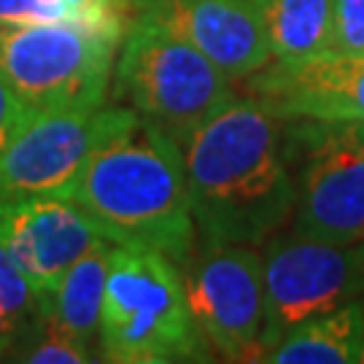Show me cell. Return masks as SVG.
<instances>
[{"label":"cell","instance_id":"6da1fadb","mask_svg":"<svg viewBox=\"0 0 364 364\" xmlns=\"http://www.w3.org/2000/svg\"><path fill=\"white\" fill-rule=\"evenodd\" d=\"M181 149L203 243L262 246L291 221L287 124L262 97L235 95Z\"/></svg>","mask_w":364,"mask_h":364},{"label":"cell","instance_id":"7a4b0ae2","mask_svg":"<svg viewBox=\"0 0 364 364\" xmlns=\"http://www.w3.org/2000/svg\"><path fill=\"white\" fill-rule=\"evenodd\" d=\"M65 197L114 246L151 248L178 267L195 251L183 149L138 111L90 156Z\"/></svg>","mask_w":364,"mask_h":364},{"label":"cell","instance_id":"3957f363","mask_svg":"<svg viewBox=\"0 0 364 364\" xmlns=\"http://www.w3.org/2000/svg\"><path fill=\"white\" fill-rule=\"evenodd\" d=\"M97 340L103 362H213L210 346L189 308L178 264L151 248L108 251Z\"/></svg>","mask_w":364,"mask_h":364},{"label":"cell","instance_id":"277c9868","mask_svg":"<svg viewBox=\"0 0 364 364\" xmlns=\"http://www.w3.org/2000/svg\"><path fill=\"white\" fill-rule=\"evenodd\" d=\"M114 95L183 146L237 92L189 41L151 16H138L119 46Z\"/></svg>","mask_w":364,"mask_h":364},{"label":"cell","instance_id":"5b68a950","mask_svg":"<svg viewBox=\"0 0 364 364\" xmlns=\"http://www.w3.org/2000/svg\"><path fill=\"white\" fill-rule=\"evenodd\" d=\"M119 46L76 22L0 27V76L36 114L97 108L114 84Z\"/></svg>","mask_w":364,"mask_h":364},{"label":"cell","instance_id":"8992f818","mask_svg":"<svg viewBox=\"0 0 364 364\" xmlns=\"http://www.w3.org/2000/svg\"><path fill=\"white\" fill-rule=\"evenodd\" d=\"M294 178L291 232L356 243L364 240V124L284 119Z\"/></svg>","mask_w":364,"mask_h":364},{"label":"cell","instance_id":"52a82bcc","mask_svg":"<svg viewBox=\"0 0 364 364\" xmlns=\"http://www.w3.org/2000/svg\"><path fill=\"white\" fill-rule=\"evenodd\" d=\"M262 246L267 297L262 359L291 326L364 294V240L332 243L281 230Z\"/></svg>","mask_w":364,"mask_h":364},{"label":"cell","instance_id":"ba28073f","mask_svg":"<svg viewBox=\"0 0 364 364\" xmlns=\"http://www.w3.org/2000/svg\"><path fill=\"white\" fill-rule=\"evenodd\" d=\"M183 287L197 326L224 362H262L264 267L243 243H203L183 264Z\"/></svg>","mask_w":364,"mask_h":364},{"label":"cell","instance_id":"9c48e42d","mask_svg":"<svg viewBox=\"0 0 364 364\" xmlns=\"http://www.w3.org/2000/svg\"><path fill=\"white\" fill-rule=\"evenodd\" d=\"M132 114L135 108L127 103L36 114L0 156V197H65L90 156L117 135Z\"/></svg>","mask_w":364,"mask_h":364},{"label":"cell","instance_id":"30bf717a","mask_svg":"<svg viewBox=\"0 0 364 364\" xmlns=\"http://www.w3.org/2000/svg\"><path fill=\"white\" fill-rule=\"evenodd\" d=\"M0 243L41 299L73 262L108 240L70 197L16 195L0 197Z\"/></svg>","mask_w":364,"mask_h":364},{"label":"cell","instance_id":"8fae6325","mask_svg":"<svg viewBox=\"0 0 364 364\" xmlns=\"http://www.w3.org/2000/svg\"><path fill=\"white\" fill-rule=\"evenodd\" d=\"M168 25L232 81L273 63L254 0H141V14Z\"/></svg>","mask_w":364,"mask_h":364},{"label":"cell","instance_id":"7c38bea8","mask_svg":"<svg viewBox=\"0 0 364 364\" xmlns=\"http://www.w3.org/2000/svg\"><path fill=\"white\" fill-rule=\"evenodd\" d=\"M248 92L281 119L364 124V57L326 54L308 63H270L248 78Z\"/></svg>","mask_w":364,"mask_h":364},{"label":"cell","instance_id":"4fadbf2b","mask_svg":"<svg viewBox=\"0 0 364 364\" xmlns=\"http://www.w3.org/2000/svg\"><path fill=\"white\" fill-rule=\"evenodd\" d=\"M270 364H359L364 362V299L313 316L291 326L264 353Z\"/></svg>","mask_w":364,"mask_h":364},{"label":"cell","instance_id":"5bb4252c","mask_svg":"<svg viewBox=\"0 0 364 364\" xmlns=\"http://www.w3.org/2000/svg\"><path fill=\"white\" fill-rule=\"evenodd\" d=\"M108 251L111 243H103L73 262L60 275V281L38 299V318L92 346V340L97 338L100 308H103Z\"/></svg>","mask_w":364,"mask_h":364},{"label":"cell","instance_id":"9a60e30c","mask_svg":"<svg viewBox=\"0 0 364 364\" xmlns=\"http://www.w3.org/2000/svg\"><path fill=\"white\" fill-rule=\"evenodd\" d=\"M273 63L294 65L332 54L335 0H254Z\"/></svg>","mask_w":364,"mask_h":364},{"label":"cell","instance_id":"2e32d148","mask_svg":"<svg viewBox=\"0 0 364 364\" xmlns=\"http://www.w3.org/2000/svg\"><path fill=\"white\" fill-rule=\"evenodd\" d=\"M6 362H25V364H90L103 362V356H95L92 346L70 338L65 332L54 329L43 318H33L22 329L19 340L14 343L11 353Z\"/></svg>","mask_w":364,"mask_h":364},{"label":"cell","instance_id":"e0dca14e","mask_svg":"<svg viewBox=\"0 0 364 364\" xmlns=\"http://www.w3.org/2000/svg\"><path fill=\"white\" fill-rule=\"evenodd\" d=\"M76 25H84L105 38L122 43L141 14V0H57Z\"/></svg>","mask_w":364,"mask_h":364},{"label":"cell","instance_id":"ac0fdd59","mask_svg":"<svg viewBox=\"0 0 364 364\" xmlns=\"http://www.w3.org/2000/svg\"><path fill=\"white\" fill-rule=\"evenodd\" d=\"M0 308L14 316L22 326H27L38 316V294L11 254L0 243Z\"/></svg>","mask_w":364,"mask_h":364},{"label":"cell","instance_id":"d6986e66","mask_svg":"<svg viewBox=\"0 0 364 364\" xmlns=\"http://www.w3.org/2000/svg\"><path fill=\"white\" fill-rule=\"evenodd\" d=\"M332 54L364 57V0H335Z\"/></svg>","mask_w":364,"mask_h":364},{"label":"cell","instance_id":"ffe728a7","mask_svg":"<svg viewBox=\"0 0 364 364\" xmlns=\"http://www.w3.org/2000/svg\"><path fill=\"white\" fill-rule=\"evenodd\" d=\"M36 22H73L57 0H0V27L36 25Z\"/></svg>","mask_w":364,"mask_h":364},{"label":"cell","instance_id":"44dd1931","mask_svg":"<svg viewBox=\"0 0 364 364\" xmlns=\"http://www.w3.org/2000/svg\"><path fill=\"white\" fill-rule=\"evenodd\" d=\"M33 117H36V111L0 76V156L14 144V138L25 130Z\"/></svg>","mask_w":364,"mask_h":364},{"label":"cell","instance_id":"7402d4cb","mask_svg":"<svg viewBox=\"0 0 364 364\" xmlns=\"http://www.w3.org/2000/svg\"><path fill=\"white\" fill-rule=\"evenodd\" d=\"M22 329H25V326L0 308V362L9 359V353H11L14 343L19 340V335H22Z\"/></svg>","mask_w":364,"mask_h":364}]
</instances>
